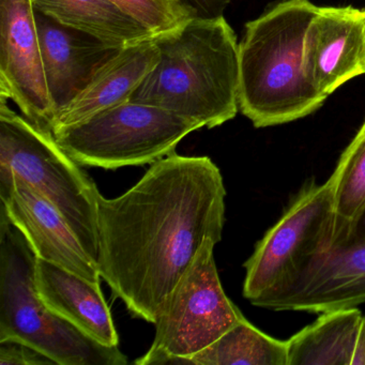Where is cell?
I'll use <instances>...</instances> for the list:
<instances>
[{"instance_id":"5","label":"cell","mask_w":365,"mask_h":365,"mask_svg":"<svg viewBox=\"0 0 365 365\" xmlns=\"http://www.w3.org/2000/svg\"><path fill=\"white\" fill-rule=\"evenodd\" d=\"M0 95V174H12L46 196L67 220L88 255L97 262L99 250L95 181L40 128L8 106Z\"/></svg>"},{"instance_id":"15","label":"cell","mask_w":365,"mask_h":365,"mask_svg":"<svg viewBox=\"0 0 365 365\" xmlns=\"http://www.w3.org/2000/svg\"><path fill=\"white\" fill-rule=\"evenodd\" d=\"M35 283L42 300L55 314L93 341L118 347V333L100 283L38 257Z\"/></svg>"},{"instance_id":"10","label":"cell","mask_w":365,"mask_h":365,"mask_svg":"<svg viewBox=\"0 0 365 365\" xmlns=\"http://www.w3.org/2000/svg\"><path fill=\"white\" fill-rule=\"evenodd\" d=\"M362 303H365V240H356L318 254L294 281L252 304L271 311L322 314Z\"/></svg>"},{"instance_id":"7","label":"cell","mask_w":365,"mask_h":365,"mask_svg":"<svg viewBox=\"0 0 365 365\" xmlns=\"http://www.w3.org/2000/svg\"><path fill=\"white\" fill-rule=\"evenodd\" d=\"M215 245L205 239L160 312L150 348L135 364H183L245 317L224 292L213 255Z\"/></svg>"},{"instance_id":"14","label":"cell","mask_w":365,"mask_h":365,"mask_svg":"<svg viewBox=\"0 0 365 365\" xmlns=\"http://www.w3.org/2000/svg\"><path fill=\"white\" fill-rule=\"evenodd\" d=\"M160 58L155 38L121 48L96 71L80 95L55 116L52 132L131 101Z\"/></svg>"},{"instance_id":"1","label":"cell","mask_w":365,"mask_h":365,"mask_svg":"<svg viewBox=\"0 0 365 365\" xmlns=\"http://www.w3.org/2000/svg\"><path fill=\"white\" fill-rule=\"evenodd\" d=\"M226 190L208 157L172 153L98 202V268L134 317L155 324L205 239L222 240Z\"/></svg>"},{"instance_id":"11","label":"cell","mask_w":365,"mask_h":365,"mask_svg":"<svg viewBox=\"0 0 365 365\" xmlns=\"http://www.w3.org/2000/svg\"><path fill=\"white\" fill-rule=\"evenodd\" d=\"M1 212L29 241L38 258L100 283L98 264L67 220L37 190L12 174H0Z\"/></svg>"},{"instance_id":"24","label":"cell","mask_w":365,"mask_h":365,"mask_svg":"<svg viewBox=\"0 0 365 365\" xmlns=\"http://www.w3.org/2000/svg\"><path fill=\"white\" fill-rule=\"evenodd\" d=\"M356 240H365V212L363 213L362 217H361L360 221L356 224V228H354V232H352L351 237H350L347 242ZM344 245H345V243H344Z\"/></svg>"},{"instance_id":"12","label":"cell","mask_w":365,"mask_h":365,"mask_svg":"<svg viewBox=\"0 0 365 365\" xmlns=\"http://www.w3.org/2000/svg\"><path fill=\"white\" fill-rule=\"evenodd\" d=\"M307 78L327 98L365 74V10L318 7L305 36Z\"/></svg>"},{"instance_id":"9","label":"cell","mask_w":365,"mask_h":365,"mask_svg":"<svg viewBox=\"0 0 365 365\" xmlns=\"http://www.w3.org/2000/svg\"><path fill=\"white\" fill-rule=\"evenodd\" d=\"M0 95L26 118L52 131L48 95L33 0H0Z\"/></svg>"},{"instance_id":"6","label":"cell","mask_w":365,"mask_h":365,"mask_svg":"<svg viewBox=\"0 0 365 365\" xmlns=\"http://www.w3.org/2000/svg\"><path fill=\"white\" fill-rule=\"evenodd\" d=\"M200 129L197 123L163 108L128 101L53 134L80 165L116 170L155 163Z\"/></svg>"},{"instance_id":"22","label":"cell","mask_w":365,"mask_h":365,"mask_svg":"<svg viewBox=\"0 0 365 365\" xmlns=\"http://www.w3.org/2000/svg\"><path fill=\"white\" fill-rule=\"evenodd\" d=\"M194 18L222 16L232 0H182Z\"/></svg>"},{"instance_id":"21","label":"cell","mask_w":365,"mask_h":365,"mask_svg":"<svg viewBox=\"0 0 365 365\" xmlns=\"http://www.w3.org/2000/svg\"><path fill=\"white\" fill-rule=\"evenodd\" d=\"M55 364L51 359L35 348L7 341L0 343V365H46Z\"/></svg>"},{"instance_id":"8","label":"cell","mask_w":365,"mask_h":365,"mask_svg":"<svg viewBox=\"0 0 365 365\" xmlns=\"http://www.w3.org/2000/svg\"><path fill=\"white\" fill-rule=\"evenodd\" d=\"M333 225L329 180L303 187L245 262L243 297L253 303L294 281L313 258L332 247Z\"/></svg>"},{"instance_id":"17","label":"cell","mask_w":365,"mask_h":365,"mask_svg":"<svg viewBox=\"0 0 365 365\" xmlns=\"http://www.w3.org/2000/svg\"><path fill=\"white\" fill-rule=\"evenodd\" d=\"M37 11L115 48L153 38L110 0H33Z\"/></svg>"},{"instance_id":"19","label":"cell","mask_w":365,"mask_h":365,"mask_svg":"<svg viewBox=\"0 0 365 365\" xmlns=\"http://www.w3.org/2000/svg\"><path fill=\"white\" fill-rule=\"evenodd\" d=\"M183 364L288 365L287 341L266 334L243 317Z\"/></svg>"},{"instance_id":"20","label":"cell","mask_w":365,"mask_h":365,"mask_svg":"<svg viewBox=\"0 0 365 365\" xmlns=\"http://www.w3.org/2000/svg\"><path fill=\"white\" fill-rule=\"evenodd\" d=\"M153 38L176 31L194 18L182 0H110Z\"/></svg>"},{"instance_id":"16","label":"cell","mask_w":365,"mask_h":365,"mask_svg":"<svg viewBox=\"0 0 365 365\" xmlns=\"http://www.w3.org/2000/svg\"><path fill=\"white\" fill-rule=\"evenodd\" d=\"M362 318L356 307L324 312L287 339L288 365H351Z\"/></svg>"},{"instance_id":"23","label":"cell","mask_w":365,"mask_h":365,"mask_svg":"<svg viewBox=\"0 0 365 365\" xmlns=\"http://www.w3.org/2000/svg\"><path fill=\"white\" fill-rule=\"evenodd\" d=\"M351 365H365V316L361 320Z\"/></svg>"},{"instance_id":"2","label":"cell","mask_w":365,"mask_h":365,"mask_svg":"<svg viewBox=\"0 0 365 365\" xmlns=\"http://www.w3.org/2000/svg\"><path fill=\"white\" fill-rule=\"evenodd\" d=\"M161 58L131 101L219 127L239 110V43L224 16L192 18L155 38Z\"/></svg>"},{"instance_id":"3","label":"cell","mask_w":365,"mask_h":365,"mask_svg":"<svg viewBox=\"0 0 365 365\" xmlns=\"http://www.w3.org/2000/svg\"><path fill=\"white\" fill-rule=\"evenodd\" d=\"M317 10L309 0H284L245 25L239 43V110L254 127L298 120L326 101L304 65L305 36Z\"/></svg>"},{"instance_id":"4","label":"cell","mask_w":365,"mask_h":365,"mask_svg":"<svg viewBox=\"0 0 365 365\" xmlns=\"http://www.w3.org/2000/svg\"><path fill=\"white\" fill-rule=\"evenodd\" d=\"M37 256L22 232L0 215V343L26 344L57 365H125L118 347L93 341L55 314L35 283Z\"/></svg>"},{"instance_id":"13","label":"cell","mask_w":365,"mask_h":365,"mask_svg":"<svg viewBox=\"0 0 365 365\" xmlns=\"http://www.w3.org/2000/svg\"><path fill=\"white\" fill-rule=\"evenodd\" d=\"M35 14L46 85L56 116L120 48L61 24L36 9Z\"/></svg>"},{"instance_id":"18","label":"cell","mask_w":365,"mask_h":365,"mask_svg":"<svg viewBox=\"0 0 365 365\" xmlns=\"http://www.w3.org/2000/svg\"><path fill=\"white\" fill-rule=\"evenodd\" d=\"M328 180L334 207L332 247H336L349 240L365 212V121Z\"/></svg>"}]
</instances>
